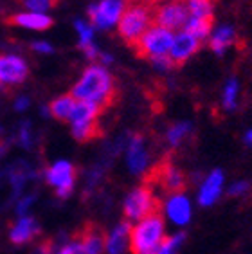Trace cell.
Masks as SVG:
<instances>
[{"label":"cell","instance_id":"cell-22","mask_svg":"<svg viewBox=\"0 0 252 254\" xmlns=\"http://www.w3.org/2000/svg\"><path fill=\"white\" fill-rule=\"evenodd\" d=\"M186 7L191 18L213 20V0H189L186 2Z\"/></svg>","mask_w":252,"mask_h":254},{"label":"cell","instance_id":"cell-1","mask_svg":"<svg viewBox=\"0 0 252 254\" xmlns=\"http://www.w3.org/2000/svg\"><path fill=\"white\" fill-rule=\"evenodd\" d=\"M76 101L90 103L97 108H107L116 98V81L101 64L90 65L83 70L81 78L76 81L70 94Z\"/></svg>","mask_w":252,"mask_h":254},{"label":"cell","instance_id":"cell-13","mask_svg":"<svg viewBox=\"0 0 252 254\" xmlns=\"http://www.w3.org/2000/svg\"><path fill=\"white\" fill-rule=\"evenodd\" d=\"M198 49H200L198 40L194 38V36H191L189 33H186L184 29H180L179 33H175L173 44H171V49L168 56L173 60L175 65H182Z\"/></svg>","mask_w":252,"mask_h":254},{"label":"cell","instance_id":"cell-16","mask_svg":"<svg viewBox=\"0 0 252 254\" xmlns=\"http://www.w3.org/2000/svg\"><path fill=\"white\" fill-rule=\"evenodd\" d=\"M222 190H223V173L220 170L211 171L207 175V179L204 181V184H202V188H200L198 204L202 207L213 205L220 198V195H222Z\"/></svg>","mask_w":252,"mask_h":254},{"label":"cell","instance_id":"cell-31","mask_svg":"<svg viewBox=\"0 0 252 254\" xmlns=\"http://www.w3.org/2000/svg\"><path fill=\"white\" fill-rule=\"evenodd\" d=\"M33 51H36V53H40V54H51L54 51V47L49 44V42H34Z\"/></svg>","mask_w":252,"mask_h":254},{"label":"cell","instance_id":"cell-4","mask_svg":"<svg viewBox=\"0 0 252 254\" xmlns=\"http://www.w3.org/2000/svg\"><path fill=\"white\" fill-rule=\"evenodd\" d=\"M99 114H101V108H97L96 105H90V103H83L76 101V107H74L72 114H70V128H72V135L74 139L85 142L90 141L99 133L97 130V119H99Z\"/></svg>","mask_w":252,"mask_h":254},{"label":"cell","instance_id":"cell-14","mask_svg":"<svg viewBox=\"0 0 252 254\" xmlns=\"http://www.w3.org/2000/svg\"><path fill=\"white\" fill-rule=\"evenodd\" d=\"M126 162L131 173H142L150 162V153L146 148V142L142 135H133L128 142L126 150Z\"/></svg>","mask_w":252,"mask_h":254},{"label":"cell","instance_id":"cell-29","mask_svg":"<svg viewBox=\"0 0 252 254\" xmlns=\"http://www.w3.org/2000/svg\"><path fill=\"white\" fill-rule=\"evenodd\" d=\"M151 65L155 67V70H160V72H168L171 68L175 67L173 60L170 56H159V58H153L151 60Z\"/></svg>","mask_w":252,"mask_h":254},{"label":"cell","instance_id":"cell-10","mask_svg":"<svg viewBox=\"0 0 252 254\" xmlns=\"http://www.w3.org/2000/svg\"><path fill=\"white\" fill-rule=\"evenodd\" d=\"M153 184L159 186L160 190L175 195V193H182V190L186 188V177L177 166L164 161L160 162L159 166L151 171V175L148 177V186H153Z\"/></svg>","mask_w":252,"mask_h":254},{"label":"cell","instance_id":"cell-15","mask_svg":"<svg viewBox=\"0 0 252 254\" xmlns=\"http://www.w3.org/2000/svg\"><path fill=\"white\" fill-rule=\"evenodd\" d=\"M166 216L170 218L173 224L186 225L191 220V202L184 193H175L171 195L164 204Z\"/></svg>","mask_w":252,"mask_h":254},{"label":"cell","instance_id":"cell-32","mask_svg":"<svg viewBox=\"0 0 252 254\" xmlns=\"http://www.w3.org/2000/svg\"><path fill=\"white\" fill-rule=\"evenodd\" d=\"M83 53H85V56H87L88 60H96V58H99V54H101V53H99V49H97L96 44L85 47V49H83Z\"/></svg>","mask_w":252,"mask_h":254},{"label":"cell","instance_id":"cell-3","mask_svg":"<svg viewBox=\"0 0 252 254\" xmlns=\"http://www.w3.org/2000/svg\"><path fill=\"white\" fill-rule=\"evenodd\" d=\"M151 25H153V7L150 2L141 0V2L126 5L125 13L117 24V31L126 44L137 45V42Z\"/></svg>","mask_w":252,"mask_h":254},{"label":"cell","instance_id":"cell-36","mask_svg":"<svg viewBox=\"0 0 252 254\" xmlns=\"http://www.w3.org/2000/svg\"><path fill=\"white\" fill-rule=\"evenodd\" d=\"M146 2H150L151 4V2H162V0H146Z\"/></svg>","mask_w":252,"mask_h":254},{"label":"cell","instance_id":"cell-21","mask_svg":"<svg viewBox=\"0 0 252 254\" xmlns=\"http://www.w3.org/2000/svg\"><path fill=\"white\" fill-rule=\"evenodd\" d=\"M74 107H76V99L72 96H60V98H56L51 103L49 112H51L53 118L60 119V121H68Z\"/></svg>","mask_w":252,"mask_h":254},{"label":"cell","instance_id":"cell-20","mask_svg":"<svg viewBox=\"0 0 252 254\" xmlns=\"http://www.w3.org/2000/svg\"><path fill=\"white\" fill-rule=\"evenodd\" d=\"M234 42H236V33H234V29L231 25H220V27H216L213 31V34H211V38H209L211 49H213L214 54H218V56H222Z\"/></svg>","mask_w":252,"mask_h":254},{"label":"cell","instance_id":"cell-5","mask_svg":"<svg viewBox=\"0 0 252 254\" xmlns=\"http://www.w3.org/2000/svg\"><path fill=\"white\" fill-rule=\"evenodd\" d=\"M159 213V200L155 191L148 184L139 186L130 191V195L125 200V216L131 222H139L146 216Z\"/></svg>","mask_w":252,"mask_h":254},{"label":"cell","instance_id":"cell-6","mask_svg":"<svg viewBox=\"0 0 252 254\" xmlns=\"http://www.w3.org/2000/svg\"><path fill=\"white\" fill-rule=\"evenodd\" d=\"M175 33L170 29H164L160 25H151L137 42V51L144 58H159V56H168L173 44Z\"/></svg>","mask_w":252,"mask_h":254},{"label":"cell","instance_id":"cell-30","mask_svg":"<svg viewBox=\"0 0 252 254\" xmlns=\"http://www.w3.org/2000/svg\"><path fill=\"white\" fill-rule=\"evenodd\" d=\"M247 193H251V184L245 181L234 182L233 186L229 188V195L231 196H243V195H247Z\"/></svg>","mask_w":252,"mask_h":254},{"label":"cell","instance_id":"cell-24","mask_svg":"<svg viewBox=\"0 0 252 254\" xmlns=\"http://www.w3.org/2000/svg\"><path fill=\"white\" fill-rule=\"evenodd\" d=\"M182 29L191 34V36H194L198 42H202V40L211 36V20H200V18H191V16H189Z\"/></svg>","mask_w":252,"mask_h":254},{"label":"cell","instance_id":"cell-9","mask_svg":"<svg viewBox=\"0 0 252 254\" xmlns=\"http://www.w3.org/2000/svg\"><path fill=\"white\" fill-rule=\"evenodd\" d=\"M105 253V236L99 229L88 225L72 242H68L56 254H103Z\"/></svg>","mask_w":252,"mask_h":254},{"label":"cell","instance_id":"cell-25","mask_svg":"<svg viewBox=\"0 0 252 254\" xmlns=\"http://www.w3.org/2000/svg\"><path fill=\"white\" fill-rule=\"evenodd\" d=\"M191 123L188 121H180V123H175L173 127H170V130H168V133H166V139H168V144L170 146H179V144H182L184 142L186 137L191 133Z\"/></svg>","mask_w":252,"mask_h":254},{"label":"cell","instance_id":"cell-34","mask_svg":"<svg viewBox=\"0 0 252 254\" xmlns=\"http://www.w3.org/2000/svg\"><path fill=\"white\" fill-rule=\"evenodd\" d=\"M20 139H22V144H29V141H31V135H29V128L27 127H24L22 128V132H20Z\"/></svg>","mask_w":252,"mask_h":254},{"label":"cell","instance_id":"cell-18","mask_svg":"<svg viewBox=\"0 0 252 254\" xmlns=\"http://www.w3.org/2000/svg\"><path fill=\"white\" fill-rule=\"evenodd\" d=\"M38 231H40V227L34 218H31V216H22V218H18V222H15L13 227L9 229V240L15 245L29 244L31 240L38 235Z\"/></svg>","mask_w":252,"mask_h":254},{"label":"cell","instance_id":"cell-33","mask_svg":"<svg viewBox=\"0 0 252 254\" xmlns=\"http://www.w3.org/2000/svg\"><path fill=\"white\" fill-rule=\"evenodd\" d=\"M27 107H29V99H27V98H18V99H16V103H15L16 110H20V112H22V110H25Z\"/></svg>","mask_w":252,"mask_h":254},{"label":"cell","instance_id":"cell-2","mask_svg":"<svg viewBox=\"0 0 252 254\" xmlns=\"http://www.w3.org/2000/svg\"><path fill=\"white\" fill-rule=\"evenodd\" d=\"M166 240L164 218L159 213L137 222L130 231V249L133 254H157Z\"/></svg>","mask_w":252,"mask_h":254},{"label":"cell","instance_id":"cell-7","mask_svg":"<svg viewBox=\"0 0 252 254\" xmlns=\"http://www.w3.org/2000/svg\"><path fill=\"white\" fill-rule=\"evenodd\" d=\"M128 2L126 0H101L97 4H92L88 7V16L92 22L94 29H112L117 27L123 13H125Z\"/></svg>","mask_w":252,"mask_h":254},{"label":"cell","instance_id":"cell-35","mask_svg":"<svg viewBox=\"0 0 252 254\" xmlns=\"http://www.w3.org/2000/svg\"><path fill=\"white\" fill-rule=\"evenodd\" d=\"M245 142L252 146V130H249V132L245 133Z\"/></svg>","mask_w":252,"mask_h":254},{"label":"cell","instance_id":"cell-27","mask_svg":"<svg viewBox=\"0 0 252 254\" xmlns=\"http://www.w3.org/2000/svg\"><path fill=\"white\" fill-rule=\"evenodd\" d=\"M182 242H184V235H182V233H179V235H175V236H170V238L166 236V240L159 247L157 254H177L180 249V245H182Z\"/></svg>","mask_w":252,"mask_h":254},{"label":"cell","instance_id":"cell-37","mask_svg":"<svg viewBox=\"0 0 252 254\" xmlns=\"http://www.w3.org/2000/svg\"><path fill=\"white\" fill-rule=\"evenodd\" d=\"M182 2H184V0H182ZM186 2H189V0H186Z\"/></svg>","mask_w":252,"mask_h":254},{"label":"cell","instance_id":"cell-12","mask_svg":"<svg viewBox=\"0 0 252 254\" xmlns=\"http://www.w3.org/2000/svg\"><path fill=\"white\" fill-rule=\"evenodd\" d=\"M27 74H29V67L24 58L15 54L0 56V83L18 85L27 78Z\"/></svg>","mask_w":252,"mask_h":254},{"label":"cell","instance_id":"cell-8","mask_svg":"<svg viewBox=\"0 0 252 254\" xmlns=\"http://www.w3.org/2000/svg\"><path fill=\"white\" fill-rule=\"evenodd\" d=\"M189 13L182 0H162L157 7H153V22L164 29L177 31L182 29L188 22Z\"/></svg>","mask_w":252,"mask_h":254},{"label":"cell","instance_id":"cell-19","mask_svg":"<svg viewBox=\"0 0 252 254\" xmlns=\"http://www.w3.org/2000/svg\"><path fill=\"white\" fill-rule=\"evenodd\" d=\"M13 24H16L18 27H24V29H33V31H45L53 25V18L49 15H42V13H31V11H25V13H18L11 18Z\"/></svg>","mask_w":252,"mask_h":254},{"label":"cell","instance_id":"cell-28","mask_svg":"<svg viewBox=\"0 0 252 254\" xmlns=\"http://www.w3.org/2000/svg\"><path fill=\"white\" fill-rule=\"evenodd\" d=\"M25 5V9L31 13H42L47 15V11H51L56 4V0H22Z\"/></svg>","mask_w":252,"mask_h":254},{"label":"cell","instance_id":"cell-26","mask_svg":"<svg viewBox=\"0 0 252 254\" xmlns=\"http://www.w3.org/2000/svg\"><path fill=\"white\" fill-rule=\"evenodd\" d=\"M74 27L78 31L79 47H81V49H85V47L94 44V31L96 29H94L92 24H88L85 20H76V22H74Z\"/></svg>","mask_w":252,"mask_h":254},{"label":"cell","instance_id":"cell-17","mask_svg":"<svg viewBox=\"0 0 252 254\" xmlns=\"http://www.w3.org/2000/svg\"><path fill=\"white\" fill-rule=\"evenodd\" d=\"M130 222H121L108 233L105 238V253L107 254H125L130 247Z\"/></svg>","mask_w":252,"mask_h":254},{"label":"cell","instance_id":"cell-11","mask_svg":"<svg viewBox=\"0 0 252 254\" xmlns=\"http://www.w3.org/2000/svg\"><path fill=\"white\" fill-rule=\"evenodd\" d=\"M45 179L51 186L56 190L58 196L65 198L72 193L74 182H76V170L68 161H58L45 171Z\"/></svg>","mask_w":252,"mask_h":254},{"label":"cell","instance_id":"cell-23","mask_svg":"<svg viewBox=\"0 0 252 254\" xmlns=\"http://www.w3.org/2000/svg\"><path fill=\"white\" fill-rule=\"evenodd\" d=\"M238 94H240V83L236 78H229L223 85L222 92V107L227 112H233L238 107Z\"/></svg>","mask_w":252,"mask_h":254}]
</instances>
